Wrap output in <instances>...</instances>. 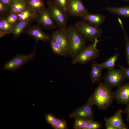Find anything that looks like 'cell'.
<instances>
[{
    "label": "cell",
    "instance_id": "2",
    "mask_svg": "<svg viewBox=\"0 0 129 129\" xmlns=\"http://www.w3.org/2000/svg\"><path fill=\"white\" fill-rule=\"evenodd\" d=\"M67 30L70 39L69 55L73 59L86 46V40L74 26L68 27Z\"/></svg>",
    "mask_w": 129,
    "mask_h": 129
},
{
    "label": "cell",
    "instance_id": "25",
    "mask_svg": "<svg viewBox=\"0 0 129 129\" xmlns=\"http://www.w3.org/2000/svg\"><path fill=\"white\" fill-rule=\"evenodd\" d=\"M75 118L74 128V129H85L87 125L89 120L80 118Z\"/></svg>",
    "mask_w": 129,
    "mask_h": 129
},
{
    "label": "cell",
    "instance_id": "24",
    "mask_svg": "<svg viewBox=\"0 0 129 129\" xmlns=\"http://www.w3.org/2000/svg\"><path fill=\"white\" fill-rule=\"evenodd\" d=\"M18 21H23L34 18L35 15L30 9L27 8L17 14Z\"/></svg>",
    "mask_w": 129,
    "mask_h": 129
},
{
    "label": "cell",
    "instance_id": "31",
    "mask_svg": "<svg viewBox=\"0 0 129 129\" xmlns=\"http://www.w3.org/2000/svg\"><path fill=\"white\" fill-rule=\"evenodd\" d=\"M123 31L124 35L126 59L129 67V38L127 35L124 30H123Z\"/></svg>",
    "mask_w": 129,
    "mask_h": 129
},
{
    "label": "cell",
    "instance_id": "23",
    "mask_svg": "<svg viewBox=\"0 0 129 129\" xmlns=\"http://www.w3.org/2000/svg\"><path fill=\"white\" fill-rule=\"evenodd\" d=\"M49 42L50 47L54 54L63 57L68 56L62 48L52 37Z\"/></svg>",
    "mask_w": 129,
    "mask_h": 129
},
{
    "label": "cell",
    "instance_id": "21",
    "mask_svg": "<svg viewBox=\"0 0 129 129\" xmlns=\"http://www.w3.org/2000/svg\"><path fill=\"white\" fill-rule=\"evenodd\" d=\"M13 26L6 20L5 17H0V38L11 33Z\"/></svg>",
    "mask_w": 129,
    "mask_h": 129
},
{
    "label": "cell",
    "instance_id": "1",
    "mask_svg": "<svg viewBox=\"0 0 129 129\" xmlns=\"http://www.w3.org/2000/svg\"><path fill=\"white\" fill-rule=\"evenodd\" d=\"M111 88L105 83L100 81L88 101L100 110L106 109L112 104L114 99L113 92Z\"/></svg>",
    "mask_w": 129,
    "mask_h": 129
},
{
    "label": "cell",
    "instance_id": "7",
    "mask_svg": "<svg viewBox=\"0 0 129 129\" xmlns=\"http://www.w3.org/2000/svg\"><path fill=\"white\" fill-rule=\"evenodd\" d=\"M102 78L104 83L111 88L118 86L126 79L122 70L120 68L108 70Z\"/></svg>",
    "mask_w": 129,
    "mask_h": 129
},
{
    "label": "cell",
    "instance_id": "18",
    "mask_svg": "<svg viewBox=\"0 0 129 129\" xmlns=\"http://www.w3.org/2000/svg\"><path fill=\"white\" fill-rule=\"evenodd\" d=\"M27 7L36 15L45 7L43 0H24Z\"/></svg>",
    "mask_w": 129,
    "mask_h": 129
},
{
    "label": "cell",
    "instance_id": "36",
    "mask_svg": "<svg viewBox=\"0 0 129 129\" xmlns=\"http://www.w3.org/2000/svg\"><path fill=\"white\" fill-rule=\"evenodd\" d=\"M13 0H0V1L6 5L9 9Z\"/></svg>",
    "mask_w": 129,
    "mask_h": 129
},
{
    "label": "cell",
    "instance_id": "32",
    "mask_svg": "<svg viewBox=\"0 0 129 129\" xmlns=\"http://www.w3.org/2000/svg\"><path fill=\"white\" fill-rule=\"evenodd\" d=\"M9 13L8 8L0 1V17H6Z\"/></svg>",
    "mask_w": 129,
    "mask_h": 129
},
{
    "label": "cell",
    "instance_id": "6",
    "mask_svg": "<svg viewBox=\"0 0 129 129\" xmlns=\"http://www.w3.org/2000/svg\"><path fill=\"white\" fill-rule=\"evenodd\" d=\"M36 46L33 51L27 54H16L4 64L3 70L15 71L32 59L36 55Z\"/></svg>",
    "mask_w": 129,
    "mask_h": 129
},
{
    "label": "cell",
    "instance_id": "14",
    "mask_svg": "<svg viewBox=\"0 0 129 129\" xmlns=\"http://www.w3.org/2000/svg\"><path fill=\"white\" fill-rule=\"evenodd\" d=\"M34 20V18H32L23 21H18L12 27L11 33L14 39L19 37L25 32L28 26Z\"/></svg>",
    "mask_w": 129,
    "mask_h": 129
},
{
    "label": "cell",
    "instance_id": "13",
    "mask_svg": "<svg viewBox=\"0 0 129 129\" xmlns=\"http://www.w3.org/2000/svg\"><path fill=\"white\" fill-rule=\"evenodd\" d=\"M114 99L117 103L126 105L129 103V82L118 86L113 92Z\"/></svg>",
    "mask_w": 129,
    "mask_h": 129
},
{
    "label": "cell",
    "instance_id": "29",
    "mask_svg": "<svg viewBox=\"0 0 129 129\" xmlns=\"http://www.w3.org/2000/svg\"><path fill=\"white\" fill-rule=\"evenodd\" d=\"M55 4L59 8L67 12L69 0H53Z\"/></svg>",
    "mask_w": 129,
    "mask_h": 129
},
{
    "label": "cell",
    "instance_id": "10",
    "mask_svg": "<svg viewBox=\"0 0 129 129\" xmlns=\"http://www.w3.org/2000/svg\"><path fill=\"white\" fill-rule=\"evenodd\" d=\"M93 106L87 100L84 105L71 112L69 115V118H80L89 120H93Z\"/></svg>",
    "mask_w": 129,
    "mask_h": 129
},
{
    "label": "cell",
    "instance_id": "5",
    "mask_svg": "<svg viewBox=\"0 0 129 129\" xmlns=\"http://www.w3.org/2000/svg\"><path fill=\"white\" fill-rule=\"evenodd\" d=\"M47 4V8L57 27L61 29H67L68 18L67 12L58 7L53 0H48Z\"/></svg>",
    "mask_w": 129,
    "mask_h": 129
},
{
    "label": "cell",
    "instance_id": "9",
    "mask_svg": "<svg viewBox=\"0 0 129 129\" xmlns=\"http://www.w3.org/2000/svg\"><path fill=\"white\" fill-rule=\"evenodd\" d=\"M51 36L62 48L67 56H69L70 39L67 29L58 28L52 32Z\"/></svg>",
    "mask_w": 129,
    "mask_h": 129
},
{
    "label": "cell",
    "instance_id": "34",
    "mask_svg": "<svg viewBox=\"0 0 129 129\" xmlns=\"http://www.w3.org/2000/svg\"><path fill=\"white\" fill-rule=\"evenodd\" d=\"M105 122V127L106 129H116L115 128L109 123L107 120L106 118L104 117Z\"/></svg>",
    "mask_w": 129,
    "mask_h": 129
},
{
    "label": "cell",
    "instance_id": "33",
    "mask_svg": "<svg viewBox=\"0 0 129 129\" xmlns=\"http://www.w3.org/2000/svg\"><path fill=\"white\" fill-rule=\"evenodd\" d=\"M118 66L122 70L126 79H128L129 80V67L127 68L120 65Z\"/></svg>",
    "mask_w": 129,
    "mask_h": 129
},
{
    "label": "cell",
    "instance_id": "12",
    "mask_svg": "<svg viewBox=\"0 0 129 129\" xmlns=\"http://www.w3.org/2000/svg\"><path fill=\"white\" fill-rule=\"evenodd\" d=\"M25 32L34 39L36 43L40 41L46 43L49 42L52 37L45 33L38 25H32L28 27Z\"/></svg>",
    "mask_w": 129,
    "mask_h": 129
},
{
    "label": "cell",
    "instance_id": "16",
    "mask_svg": "<svg viewBox=\"0 0 129 129\" xmlns=\"http://www.w3.org/2000/svg\"><path fill=\"white\" fill-rule=\"evenodd\" d=\"M103 69L95 60L92 61L89 75L92 84H95L100 81L102 78V73Z\"/></svg>",
    "mask_w": 129,
    "mask_h": 129
},
{
    "label": "cell",
    "instance_id": "27",
    "mask_svg": "<svg viewBox=\"0 0 129 129\" xmlns=\"http://www.w3.org/2000/svg\"><path fill=\"white\" fill-rule=\"evenodd\" d=\"M102 126V124L98 121L93 120H89L85 129H100Z\"/></svg>",
    "mask_w": 129,
    "mask_h": 129
},
{
    "label": "cell",
    "instance_id": "17",
    "mask_svg": "<svg viewBox=\"0 0 129 129\" xmlns=\"http://www.w3.org/2000/svg\"><path fill=\"white\" fill-rule=\"evenodd\" d=\"M82 18L83 20L92 25L99 27L105 22V17L104 15L99 13H89Z\"/></svg>",
    "mask_w": 129,
    "mask_h": 129
},
{
    "label": "cell",
    "instance_id": "20",
    "mask_svg": "<svg viewBox=\"0 0 129 129\" xmlns=\"http://www.w3.org/2000/svg\"><path fill=\"white\" fill-rule=\"evenodd\" d=\"M27 8L24 0H13L9 9V13L17 14Z\"/></svg>",
    "mask_w": 129,
    "mask_h": 129
},
{
    "label": "cell",
    "instance_id": "15",
    "mask_svg": "<svg viewBox=\"0 0 129 129\" xmlns=\"http://www.w3.org/2000/svg\"><path fill=\"white\" fill-rule=\"evenodd\" d=\"M123 112L122 109H119L113 115L106 118V119L116 129H128V125L124 124L122 114Z\"/></svg>",
    "mask_w": 129,
    "mask_h": 129
},
{
    "label": "cell",
    "instance_id": "30",
    "mask_svg": "<svg viewBox=\"0 0 129 129\" xmlns=\"http://www.w3.org/2000/svg\"><path fill=\"white\" fill-rule=\"evenodd\" d=\"M54 129H68L67 121L63 119L58 118L57 122Z\"/></svg>",
    "mask_w": 129,
    "mask_h": 129
},
{
    "label": "cell",
    "instance_id": "22",
    "mask_svg": "<svg viewBox=\"0 0 129 129\" xmlns=\"http://www.w3.org/2000/svg\"><path fill=\"white\" fill-rule=\"evenodd\" d=\"M119 55V53H116L104 62L99 64L103 69H106L108 70L114 69Z\"/></svg>",
    "mask_w": 129,
    "mask_h": 129
},
{
    "label": "cell",
    "instance_id": "3",
    "mask_svg": "<svg viewBox=\"0 0 129 129\" xmlns=\"http://www.w3.org/2000/svg\"><path fill=\"white\" fill-rule=\"evenodd\" d=\"M99 41L97 39L86 46L77 55L72 59V64L74 65L85 64L98 57L100 51L97 46Z\"/></svg>",
    "mask_w": 129,
    "mask_h": 129
},
{
    "label": "cell",
    "instance_id": "8",
    "mask_svg": "<svg viewBox=\"0 0 129 129\" xmlns=\"http://www.w3.org/2000/svg\"><path fill=\"white\" fill-rule=\"evenodd\" d=\"M34 19L38 24L47 30H52L58 27L47 8H45L36 14Z\"/></svg>",
    "mask_w": 129,
    "mask_h": 129
},
{
    "label": "cell",
    "instance_id": "37",
    "mask_svg": "<svg viewBox=\"0 0 129 129\" xmlns=\"http://www.w3.org/2000/svg\"><path fill=\"white\" fill-rule=\"evenodd\" d=\"M126 2H128L129 1V0H124Z\"/></svg>",
    "mask_w": 129,
    "mask_h": 129
},
{
    "label": "cell",
    "instance_id": "35",
    "mask_svg": "<svg viewBox=\"0 0 129 129\" xmlns=\"http://www.w3.org/2000/svg\"><path fill=\"white\" fill-rule=\"evenodd\" d=\"M126 107L124 111L126 115V119L129 122V103L126 105Z\"/></svg>",
    "mask_w": 129,
    "mask_h": 129
},
{
    "label": "cell",
    "instance_id": "4",
    "mask_svg": "<svg viewBox=\"0 0 129 129\" xmlns=\"http://www.w3.org/2000/svg\"><path fill=\"white\" fill-rule=\"evenodd\" d=\"M74 26L86 40L91 42L98 39L102 34V31L99 27L92 25L83 20L76 22Z\"/></svg>",
    "mask_w": 129,
    "mask_h": 129
},
{
    "label": "cell",
    "instance_id": "28",
    "mask_svg": "<svg viewBox=\"0 0 129 129\" xmlns=\"http://www.w3.org/2000/svg\"><path fill=\"white\" fill-rule=\"evenodd\" d=\"M7 21L13 26L18 21V18L17 14L10 13L5 17Z\"/></svg>",
    "mask_w": 129,
    "mask_h": 129
},
{
    "label": "cell",
    "instance_id": "26",
    "mask_svg": "<svg viewBox=\"0 0 129 129\" xmlns=\"http://www.w3.org/2000/svg\"><path fill=\"white\" fill-rule=\"evenodd\" d=\"M45 120L47 124L51 125L54 129L56 125L58 118L53 113H48L45 115Z\"/></svg>",
    "mask_w": 129,
    "mask_h": 129
},
{
    "label": "cell",
    "instance_id": "19",
    "mask_svg": "<svg viewBox=\"0 0 129 129\" xmlns=\"http://www.w3.org/2000/svg\"><path fill=\"white\" fill-rule=\"evenodd\" d=\"M105 9L110 12L124 17H129V6L117 7H108Z\"/></svg>",
    "mask_w": 129,
    "mask_h": 129
},
{
    "label": "cell",
    "instance_id": "11",
    "mask_svg": "<svg viewBox=\"0 0 129 129\" xmlns=\"http://www.w3.org/2000/svg\"><path fill=\"white\" fill-rule=\"evenodd\" d=\"M67 13L72 16L82 17L89 13L81 0H69Z\"/></svg>",
    "mask_w": 129,
    "mask_h": 129
}]
</instances>
